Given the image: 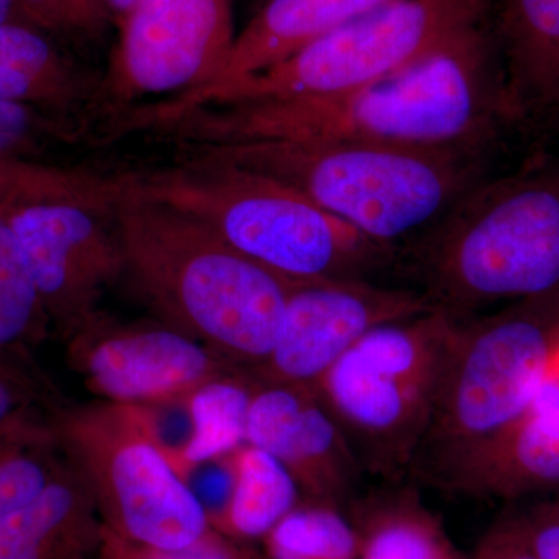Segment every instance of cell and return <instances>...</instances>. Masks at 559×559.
<instances>
[{
  "mask_svg": "<svg viewBox=\"0 0 559 559\" xmlns=\"http://www.w3.org/2000/svg\"><path fill=\"white\" fill-rule=\"evenodd\" d=\"M110 218L124 277L162 323L248 373L266 362L297 282L242 255L190 213L132 193L127 183Z\"/></svg>",
  "mask_w": 559,
  "mask_h": 559,
  "instance_id": "7a4b0ae2",
  "label": "cell"
},
{
  "mask_svg": "<svg viewBox=\"0 0 559 559\" xmlns=\"http://www.w3.org/2000/svg\"><path fill=\"white\" fill-rule=\"evenodd\" d=\"M123 193L120 176L97 175L51 162L0 159V212L20 202L64 198L112 212Z\"/></svg>",
  "mask_w": 559,
  "mask_h": 559,
  "instance_id": "cb8c5ba5",
  "label": "cell"
},
{
  "mask_svg": "<svg viewBox=\"0 0 559 559\" xmlns=\"http://www.w3.org/2000/svg\"><path fill=\"white\" fill-rule=\"evenodd\" d=\"M392 0H267L237 36L218 75L200 90L132 110L135 131H154L193 108L210 92L278 64L329 33Z\"/></svg>",
  "mask_w": 559,
  "mask_h": 559,
  "instance_id": "9a60e30c",
  "label": "cell"
},
{
  "mask_svg": "<svg viewBox=\"0 0 559 559\" xmlns=\"http://www.w3.org/2000/svg\"><path fill=\"white\" fill-rule=\"evenodd\" d=\"M473 559H538L530 549L520 514L500 518L485 533Z\"/></svg>",
  "mask_w": 559,
  "mask_h": 559,
  "instance_id": "1f68e13d",
  "label": "cell"
},
{
  "mask_svg": "<svg viewBox=\"0 0 559 559\" xmlns=\"http://www.w3.org/2000/svg\"><path fill=\"white\" fill-rule=\"evenodd\" d=\"M49 425L27 415L0 428V521L38 498L60 476L66 459H58Z\"/></svg>",
  "mask_w": 559,
  "mask_h": 559,
  "instance_id": "603a6c76",
  "label": "cell"
},
{
  "mask_svg": "<svg viewBox=\"0 0 559 559\" xmlns=\"http://www.w3.org/2000/svg\"><path fill=\"white\" fill-rule=\"evenodd\" d=\"M62 457L94 495L103 528L124 543L178 550L210 532L207 510L140 406L98 403L49 423Z\"/></svg>",
  "mask_w": 559,
  "mask_h": 559,
  "instance_id": "ba28073f",
  "label": "cell"
},
{
  "mask_svg": "<svg viewBox=\"0 0 559 559\" xmlns=\"http://www.w3.org/2000/svg\"><path fill=\"white\" fill-rule=\"evenodd\" d=\"M259 385L248 371L235 370L191 393V432L175 460L179 471L227 457L246 443L249 407Z\"/></svg>",
  "mask_w": 559,
  "mask_h": 559,
  "instance_id": "7402d4cb",
  "label": "cell"
},
{
  "mask_svg": "<svg viewBox=\"0 0 559 559\" xmlns=\"http://www.w3.org/2000/svg\"><path fill=\"white\" fill-rule=\"evenodd\" d=\"M112 212L64 198L20 202L5 210L50 325L72 336L98 314L110 286L124 277Z\"/></svg>",
  "mask_w": 559,
  "mask_h": 559,
  "instance_id": "8fae6325",
  "label": "cell"
},
{
  "mask_svg": "<svg viewBox=\"0 0 559 559\" xmlns=\"http://www.w3.org/2000/svg\"><path fill=\"white\" fill-rule=\"evenodd\" d=\"M0 98L87 121L103 108L102 79L70 60L36 25H0Z\"/></svg>",
  "mask_w": 559,
  "mask_h": 559,
  "instance_id": "e0dca14e",
  "label": "cell"
},
{
  "mask_svg": "<svg viewBox=\"0 0 559 559\" xmlns=\"http://www.w3.org/2000/svg\"><path fill=\"white\" fill-rule=\"evenodd\" d=\"M264 540L270 559H359L355 525L340 507L316 500L289 511Z\"/></svg>",
  "mask_w": 559,
  "mask_h": 559,
  "instance_id": "d4e9b609",
  "label": "cell"
},
{
  "mask_svg": "<svg viewBox=\"0 0 559 559\" xmlns=\"http://www.w3.org/2000/svg\"><path fill=\"white\" fill-rule=\"evenodd\" d=\"M186 157L263 173L399 253L487 178V156L356 142H241L187 146Z\"/></svg>",
  "mask_w": 559,
  "mask_h": 559,
  "instance_id": "3957f363",
  "label": "cell"
},
{
  "mask_svg": "<svg viewBox=\"0 0 559 559\" xmlns=\"http://www.w3.org/2000/svg\"><path fill=\"white\" fill-rule=\"evenodd\" d=\"M10 22L32 24L17 0H0V25L10 24Z\"/></svg>",
  "mask_w": 559,
  "mask_h": 559,
  "instance_id": "d6a6232c",
  "label": "cell"
},
{
  "mask_svg": "<svg viewBox=\"0 0 559 559\" xmlns=\"http://www.w3.org/2000/svg\"><path fill=\"white\" fill-rule=\"evenodd\" d=\"M13 349H0V428L25 411L38 399V382L17 360L11 358Z\"/></svg>",
  "mask_w": 559,
  "mask_h": 559,
  "instance_id": "f546056e",
  "label": "cell"
},
{
  "mask_svg": "<svg viewBox=\"0 0 559 559\" xmlns=\"http://www.w3.org/2000/svg\"><path fill=\"white\" fill-rule=\"evenodd\" d=\"M33 25L47 33L100 39L114 24L102 0H17Z\"/></svg>",
  "mask_w": 559,
  "mask_h": 559,
  "instance_id": "83f0119b",
  "label": "cell"
},
{
  "mask_svg": "<svg viewBox=\"0 0 559 559\" xmlns=\"http://www.w3.org/2000/svg\"><path fill=\"white\" fill-rule=\"evenodd\" d=\"M437 310L419 289L367 278L296 283L260 384L314 385L371 330Z\"/></svg>",
  "mask_w": 559,
  "mask_h": 559,
  "instance_id": "7c38bea8",
  "label": "cell"
},
{
  "mask_svg": "<svg viewBox=\"0 0 559 559\" xmlns=\"http://www.w3.org/2000/svg\"><path fill=\"white\" fill-rule=\"evenodd\" d=\"M230 496L221 522L242 539L266 538L299 506L300 488L270 452L245 443L227 455Z\"/></svg>",
  "mask_w": 559,
  "mask_h": 559,
  "instance_id": "44dd1931",
  "label": "cell"
},
{
  "mask_svg": "<svg viewBox=\"0 0 559 559\" xmlns=\"http://www.w3.org/2000/svg\"><path fill=\"white\" fill-rule=\"evenodd\" d=\"M455 320L437 308L378 326L312 385L364 473L389 484L409 473Z\"/></svg>",
  "mask_w": 559,
  "mask_h": 559,
  "instance_id": "52a82bcc",
  "label": "cell"
},
{
  "mask_svg": "<svg viewBox=\"0 0 559 559\" xmlns=\"http://www.w3.org/2000/svg\"><path fill=\"white\" fill-rule=\"evenodd\" d=\"M49 316L20 242L0 212V349L36 344L49 334Z\"/></svg>",
  "mask_w": 559,
  "mask_h": 559,
  "instance_id": "484cf974",
  "label": "cell"
},
{
  "mask_svg": "<svg viewBox=\"0 0 559 559\" xmlns=\"http://www.w3.org/2000/svg\"><path fill=\"white\" fill-rule=\"evenodd\" d=\"M69 360L102 401L140 407L187 400L241 370L165 323L121 325L100 314L69 337Z\"/></svg>",
  "mask_w": 559,
  "mask_h": 559,
  "instance_id": "4fadbf2b",
  "label": "cell"
},
{
  "mask_svg": "<svg viewBox=\"0 0 559 559\" xmlns=\"http://www.w3.org/2000/svg\"><path fill=\"white\" fill-rule=\"evenodd\" d=\"M246 443L270 452L316 502H352L366 474L311 385L260 384Z\"/></svg>",
  "mask_w": 559,
  "mask_h": 559,
  "instance_id": "5bb4252c",
  "label": "cell"
},
{
  "mask_svg": "<svg viewBox=\"0 0 559 559\" xmlns=\"http://www.w3.org/2000/svg\"><path fill=\"white\" fill-rule=\"evenodd\" d=\"M520 119L495 17L389 79L329 97L207 106L156 132L187 146L356 142L487 156Z\"/></svg>",
  "mask_w": 559,
  "mask_h": 559,
  "instance_id": "6da1fadb",
  "label": "cell"
},
{
  "mask_svg": "<svg viewBox=\"0 0 559 559\" xmlns=\"http://www.w3.org/2000/svg\"><path fill=\"white\" fill-rule=\"evenodd\" d=\"M559 487V371L550 370L516 421L463 462L444 491L514 500Z\"/></svg>",
  "mask_w": 559,
  "mask_h": 559,
  "instance_id": "2e32d148",
  "label": "cell"
},
{
  "mask_svg": "<svg viewBox=\"0 0 559 559\" xmlns=\"http://www.w3.org/2000/svg\"><path fill=\"white\" fill-rule=\"evenodd\" d=\"M559 356V290L457 318L409 474L443 487L528 409Z\"/></svg>",
  "mask_w": 559,
  "mask_h": 559,
  "instance_id": "8992f818",
  "label": "cell"
},
{
  "mask_svg": "<svg viewBox=\"0 0 559 559\" xmlns=\"http://www.w3.org/2000/svg\"><path fill=\"white\" fill-rule=\"evenodd\" d=\"M352 516L359 536V559H466L411 487L355 500Z\"/></svg>",
  "mask_w": 559,
  "mask_h": 559,
  "instance_id": "ffe728a7",
  "label": "cell"
},
{
  "mask_svg": "<svg viewBox=\"0 0 559 559\" xmlns=\"http://www.w3.org/2000/svg\"><path fill=\"white\" fill-rule=\"evenodd\" d=\"M495 9L496 0H392L278 64L210 92L187 112L359 90L411 68L491 21Z\"/></svg>",
  "mask_w": 559,
  "mask_h": 559,
  "instance_id": "9c48e42d",
  "label": "cell"
},
{
  "mask_svg": "<svg viewBox=\"0 0 559 559\" xmlns=\"http://www.w3.org/2000/svg\"><path fill=\"white\" fill-rule=\"evenodd\" d=\"M102 2L105 3L114 24L119 25L130 14V11L134 9L139 0H102Z\"/></svg>",
  "mask_w": 559,
  "mask_h": 559,
  "instance_id": "836d02e7",
  "label": "cell"
},
{
  "mask_svg": "<svg viewBox=\"0 0 559 559\" xmlns=\"http://www.w3.org/2000/svg\"><path fill=\"white\" fill-rule=\"evenodd\" d=\"M103 540L108 549L114 551L116 559H257L252 551L238 549L234 544L210 532L198 543L178 550H156L134 546L109 535L105 530H103Z\"/></svg>",
  "mask_w": 559,
  "mask_h": 559,
  "instance_id": "f1b7e54d",
  "label": "cell"
},
{
  "mask_svg": "<svg viewBox=\"0 0 559 559\" xmlns=\"http://www.w3.org/2000/svg\"><path fill=\"white\" fill-rule=\"evenodd\" d=\"M495 28L520 119L559 110V0H496Z\"/></svg>",
  "mask_w": 559,
  "mask_h": 559,
  "instance_id": "d6986e66",
  "label": "cell"
},
{
  "mask_svg": "<svg viewBox=\"0 0 559 559\" xmlns=\"http://www.w3.org/2000/svg\"><path fill=\"white\" fill-rule=\"evenodd\" d=\"M421 293L457 318L559 290V167L484 178L415 242Z\"/></svg>",
  "mask_w": 559,
  "mask_h": 559,
  "instance_id": "277c9868",
  "label": "cell"
},
{
  "mask_svg": "<svg viewBox=\"0 0 559 559\" xmlns=\"http://www.w3.org/2000/svg\"><path fill=\"white\" fill-rule=\"evenodd\" d=\"M87 123L0 98V159L49 162L57 151L90 138Z\"/></svg>",
  "mask_w": 559,
  "mask_h": 559,
  "instance_id": "4316f807",
  "label": "cell"
},
{
  "mask_svg": "<svg viewBox=\"0 0 559 559\" xmlns=\"http://www.w3.org/2000/svg\"><path fill=\"white\" fill-rule=\"evenodd\" d=\"M98 516L86 480L66 460L38 498L0 521V559H86L103 540Z\"/></svg>",
  "mask_w": 559,
  "mask_h": 559,
  "instance_id": "ac0fdd59",
  "label": "cell"
},
{
  "mask_svg": "<svg viewBox=\"0 0 559 559\" xmlns=\"http://www.w3.org/2000/svg\"><path fill=\"white\" fill-rule=\"evenodd\" d=\"M117 28L102 79V105L110 116L205 86L237 36L229 0H139Z\"/></svg>",
  "mask_w": 559,
  "mask_h": 559,
  "instance_id": "30bf717a",
  "label": "cell"
},
{
  "mask_svg": "<svg viewBox=\"0 0 559 559\" xmlns=\"http://www.w3.org/2000/svg\"><path fill=\"white\" fill-rule=\"evenodd\" d=\"M520 520L536 558L559 559V498L535 503Z\"/></svg>",
  "mask_w": 559,
  "mask_h": 559,
  "instance_id": "4dcf8cb0",
  "label": "cell"
},
{
  "mask_svg": "<svg viewBox=\"0 0 559 559\" xmlns=\"http://www.w3.org/2000/svg\"><path fill=\"white\" fill-rule=\"evenodd\" d=\"M128 190L190 213L280 277L293 282L367 278L399 260L280 180L224 162L123 175Z\"/></svg>",
  "mask_w": 559,
  "mask_h": 559,
  "instance_id": "5b68a950",
  "label": "cell"
}]
</instances>
